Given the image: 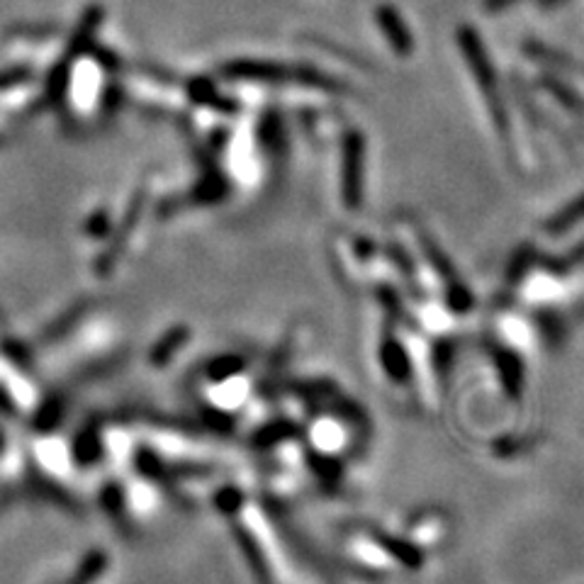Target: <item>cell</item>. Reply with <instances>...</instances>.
Listing matches in <instances>:
<instances>
[{
	"label": "cell",
	"mask_w": 584,
	"mask_h": 584,
	"mask_svg": "<svg viewBox=\"0 0 584 584\" xmlns=\"http://www.w3.org/2000/svg\"><path fill=\"white\" fill-rule=\"evenodd\" d=\"M219 502L224 504L237 524L239 538L244 548L249 550L258 577L266 584H300L302 577L295 575V558L285 548L283 538L273 529L268 516L261 507L251 504L239 492L222 494Z\"/></svg>",
	"instance_id": "6da1fadb"
},
{
	"label": "cell",
	"mask_w": 584,
	"mask_h": 584,
	"mask_svg": "<svg viewBox=\"0 0 584 584\" xmlns=\"http://www.w3.org/2000/svg\"><path fill=\"white\" fill-rule=\"evenodd\" d=\"M254 378L239 358H222L207 368L200 385L202 402L210 412L244 414L254 409Z\"/></svg>",
	"instance_id": "7a4b0ae2"
},
{
	"label": "cell",
	"mask_w": 584,
	"mask_h": 584,
	"mask_svg": "<svg viewBox=\"0 0 584 584\" xmlns=\"http://www.w3.org/2000/svg\"><path fill=\"white\" fill-rule=\"evenodd\" d=\"M222 73L237 81H305L310 86H331V81L310 69H285V66L263 64V61H234L224 66Z\"/></svg>",
	"instance_id": "3957f363"
},
{
	"label": "cell",
	"mask_w": 584,
	"mask_h": 584,
	"mask_svg": "<svg viewBox=\"0 0 584 584\" xmlns=\"http://www.w3.org/2000/svg\"><path fill=\"white\" fill-rule=\"evenodd\" d=\"M361 156H363V142L361 134H348L346 149H344V198L346 205H358L361 198Z\"/></svg>",
	"instance_id": "277c9868"
},
{
	"label": "cell",
	"mask_w": 584,
	"mask_h": 584,
	"mask_svg": "<svg viewBox=\"0 0 584 584\" xmlns=\"http://www.w3.org/2000/svg\"><path fill=\"white\" fill-rule=\"evenodd\" d=\"M183 339H185V329H173L159 346H154V361H164V356H171L173 346H181Z\"/></svg>",
	"instance_id": "5b68a950"
},
{
	"label": "cell",
	"mask_w": 584,
	"mask_h": 584,
	"mask_svg": "<svg viewBox=\"0 0 584 584\" xmlns=\"http://www.w3.org/2000/svg\"><path fill=\"white\" fill-rule=\"evenodd\" d=\"M132 222H134V207H132V210H129V217H127V222H125V232H127L129 227H132ZM125 237H127V234H120V241H115V244L110 246V256H108V258L115 256V251L120 249V246H122V241H125Z\"/></svg>",
	"instance_id": "8992f818"
}]
</instances>
